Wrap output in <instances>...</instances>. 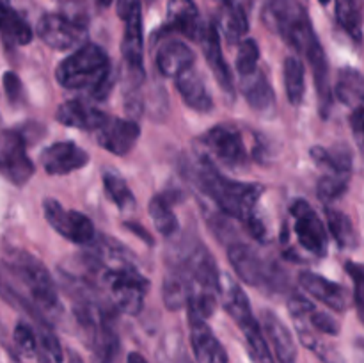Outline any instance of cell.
I'll return each mask as SVG.
<instances>
[{
  "label": "cell",
  "instance_id": "40",
  "mask_svg": "<svg viewBox=\"0 0 364 363\" xmlns=\"http://www.w3.org/2000/svg\"><path fill=\"white\" fill-rule=\"evenodd\" d=\"M258 63H259L258 43H256L252 38L242 39V41L238 43L237 63H235L238 77H247V75L255 73V71L259 68Z\"/></svg>",
  "mask_w": 364,
  "mask_h": 363
},
{
  "label": "cell",
  "instance_id": "33",
  "mask_svg": "<svg viewBox=\"0 0 364 363\" xmlns=\"http://www.w3.org/2000/svg\"><path fill=\"white\" fill-rule=\"evenodd\" d=\"M327 226H329L331 235L338 246L343 249H355L359 246V235L355 230L354 223L350 217L341 210H334L331 206H326Z\"/></svg>",
  "mask_w": 364,
  "mask_h": 363
},
{
  "label": "cell",
  "instance_id": "43",
  "mask_svg": "<svg viewBox=\"0 0 364 363\" xmlns=\"http://www.w3.org/2000/svg\"><path fill=\"white\" fill-rule=\"evenodd\" d=\"M345 269L347 273L350 274V278L354 280V301L358 310L361 312V306H363V292H361V285H363V267L361 263H355V262H347L345 263Z\"/></svg>",
  "mask_w": 364,
  "mask_h": 363
},
{
  "label": "cell",
  "instance_id": "12",
  "mask_svg": "<svg viewBox=\"0 0 364 363\" xmlns=\"http://www.w3.org/2000/svg\"><path fill=\"white\" fill-rule=\"evenodd\" d=\"M34 171L23 135L18 130L0 132V174L16 187H23L34 177Z\"/></svg>",
  "mask_w": 364,
  "mask_h": 363
},
{
  "label": "cell",
  "instance_id": "23",
  "mask_svg": "<svg viewBox=\"0 0 364 363\" xmlns=\"http://www.w3.org/2000/svg\"><path fill=\"white\" fill-rule=\"evenodd\" d=\"M176 91L180 93L181 100L187 107L198 112H210L213 109V98L210 89L206 88L205 78L194 68L183 71L174 78Z\"/></svg>",
  "mask_w": 364,
  "mask_h": 363
},
{
  "label": "cell",
  "instance_id": "50",
  "mask_svg": "<svg viewBox=\"0 0 364 363\" xmlns=\"http://www.w3.org/2000/svg\"><path fill=\"white\" fill-rule=\"evenodd\" d=\"M219 2H223V4H226V2H231V0H219Z\"/></svg>",
  "mask_w": 364,
  "mask_h": 363
},
{
  "label": "cell",
  "instance_id": "14",
  "mask_svg": "<svg viewBox=\"0 0 364 363\" xmlns=\"http://www.w3.org/2000/svg\"><path fill=\"white\" fill-rule=\"evenodd\" d=\"M198 41L201 43L203 53H205V59L208 63L210 70H212L213 77H215L217 84L220 85V89L224 91L226 98L233 100L237 95V89H235V80L233 73H231L230 66H228L226 59L223 56V46H220V32L217 31L215 23H205L199 32Z\"/></svg>",
  "mask_w": 364,
  "mask_h": 363
},
{
  "label": "cell",
  "instance_id": "44",
  "mask_svg": "<svg viewBox=\"0 0 364 363\" xmlns=\"http://www.w3.org/2000/svg\"><path fill=\"white\" fill-rule=\"evenodd\" d=\"M4 89H6L7 100L11 103H16L21 98V93H23L20 77L16 73H13V71H6L4 73Z\"/></svg>",
  "mask_w": 364,
  "mask_h": 363
},
{
  "label": "cell",
  "instance_id": "45",
  "mask_svg": "<svg viewBox=\"0 0 364 363\" xmlns=\"http://www.w3.org/2000/svg\"><path fill=\"white\" fill-rule=\"evenodd\" d=\"M363 105H358L355 109H352V114H350V128L352 132H354V137H355V142H358L359 146H361L363 142Z\"/></svg>",
  "mask_w": 364,
  "mask_h": 363
},
{
  "label": "cell",
  "instance_id": "20",
  "mask_svg": "<svg viewBox=\"0 0 364 363\" xmlns=\"http://www.w3.org/2000/svg\"><path fill=\"white\" fill-rule=\"evenodd\" d=\"M259 326L262 330H265V333L269 337L270 345L274 349V354H276L277 362L279 363H297V344H295L294 333L290 331V327L272 312V310H263L262 312V320H259Z\"/></svg>",
  "mask_w": 364,
  "mask_h": 363
},
{
  "label": "cell",
  "instance_id": "47",
  "mask_svg": "<svg viewBox=\"0 0 364 363\" xmlns=\"http://www.w3.org/2000/svg\"><path fill=\"white\" fill-rule=\"evenodd\" d=\"M68 363H84V359H82V356L75 349H70L68 351Z\"/></svg>",
  "mask_w": 364,
  "mask_h": 363
},
{
  "label": "cell",
  "instance_id": "4",
  "mask_svg": "<svg viewBox=\"0 0 364 363\" xmlns=\"http://www.w3.org/2000/svg\"><path fill=\"white\" fill-rule=\"evenodd\" d=\"M7 273L14 278L27 298L34 302L36 308L52 322L63 313L59 292L52 274L45 263L23 249H11L2 260Z\"/></svg>",
  "mask_w": 364,
  "mask_h": 363
},
{
  "label": "cell",
  "instance_id": "6",
  "mask_svg": "<svg viewBox=\"0 0 364 363\" xmlns=\"http://www.w3.org/2000/svg\"><path fill=\"white\" fill-rule=\"evenodd\" d=\"M96 287L105 292L109 302L127 315H139L144 308L149 280L130 262L103 263L96 278Z\"/></svg>",
  "mask_w": 364,
  "mask_h": 363
},
{
  "label": "cell",
  "instance_id": "38",
  "mask_svg": "<svg viewBox=\"0 0 364 363\" xmlns=\"http://www.w3.org/2000/svg\"><path fill=\"white\" fill-rule=\"evenodd\" d=\"M352 174H341V173H327L323 174L316 185V194H318L320 201L333 203L340 199L345 192L348 191L350 185Z\"/></svg>",
  "mask_w": 364,
  "mask_h": 363
},
{
  "label": "cell",
  "instance_id": "13",
  "mask_svg": "<svg viewBox=\"0 0 364 363\" xmlns=\"http://www.w3.org/2000/svg\"><path fill=\"white\" fill-rule=\"evenodd\" d=\"M38 36L53 50H70L87 38V25L77 18L48 13L38 21Z\"/></svg>",
  "mask_w": 364,
  "mask_h": 363
},
{
  "label": "cell",
  "instance_id": "10",
  "mask_svg": "<svg viewBox=\"0 0 364 363\" xmlns=\"http://www.w3.org/2000/svg\"><path fill=\"white\" fill-rule=\"evenodd\" d=\"M294 233L304 251L316 258H323L329 249V235L316 210L306 199H295L290 206Z\"/></svg>",
  "mask_w": 364,
  "mask_h": 363
},
{
  "label": "cell",
  "instance_id": "16",
  "mask_svg": "<svg viewBox=\"0 0 364 363\" xmlns=\"http://www.w3.org/2000/svg\"><path fill=\"white\" fill-rule=\"evenodd\" d=\"M39 162L50 177H64L87 166L89 153L75 142L59 141L43 149Z\"/></svg>",
  "mask_w": 364,
  "mask_h": 363
},
{
  "label": "cell",
  "instance_id": "49",
  "mask_svg": "<svg viewBox=\"0 0 364 363\" xmlns=\"http://www.w3.org/2000/svg\"><path fill=\"white\" fill-rule=\"evenodd\" d=\"M318 2H320V4H323V6H326V4H329L331 0H318Z\"/></svg>",
  "mask_w": 364,
  "mask_h": 363
},
{
  "label": "cell",
  "instance_id": "29",
  "mask_svg": "<svg viewBox=\"0 0 364 363\" xmlns=\"http://www.w3.org/2000/svg\"><path fill=\"white\" fill-rule=\"evenodd\" d=\"M313 162L318 167H323L327 173H341L352 174V166H354V155L345 144H334L331 148L323 146H313L311 152Z\"/></svg>",
  "mask_w": 364,
  "mask_h": 363
},
{
  "label": "cell",
  "instance_id": "9",
  "mask_svg": "<svg viewBox=\"0 0 364 363\" xmlns=\"http://www.w3.org/2000/svg\"><path fill=\"white\" fill-rule=\"evenodd\" d=\"M201 144L206 149V159L228 169H240L249 164V149L237 125H215L203 135Z\"/></svg>",
  "mask_w": 364,
  "mask_h": 363
},
{
  "label": "cell",
  "instance_id": "22",
  "mask_svg": "<svg viewBox=\"0 0 364 363\" xmlns=\"http://www.w3.org/2000/svg\"><path fill=\"white\" fill-rule=\"evenodd\" d=\"M201 27V18L194 0H169L164 31L178 32L188 39H198Z\"/></svg>",
  "mask_w": 364,
  "mask_h": 363
},
{
  "label": "cell",
  "instance_id": "35",
  "mask_svg": "<svg viewBox=\"0 0 364 363\" xmlns=\"http://www.w3.org/2000/svg\"><path fill=\"white\" fill-rule=\"evenodd\" d=\"M336 20L355 43H361L363 0H336Z\"/></svg>",
  "mask_w": 364,
  "mask_h": 363
},
{
  "label": "cell",
  "instance_id": "30",
  "mask_svg": "<svg viewBox=\"0 0 364 363\" xmlns=\"http://www.w3.org/2000/svg\"><path fill=\"white\" fill-rule=\"evenodd\" d=\"M174 199L176 198H173L171 192H160L149 201V216L156 231L164 237H174L180 231V221L173 212Z\"/></svg>",
  "mask_w": 364,
  "mask_h": 363
},
{
  "label": "cell",
  "instance_id": "27",
  "mask_svg": "<svg viewBox=\"0 0 364 363\" xmlns=\"http://www.w3.org/2000/svg\"><path fill=\"white\" fill-rule=\"evenodd\" d=\"M0 38L9 46L28 45L34 38L28 21L7 0H0Z\"/></svg>",
  "mask_w": 364,
  "mask_h": 363
},
{
  "label": "cell",
  "instance_id": "19",
  "mask_svg": "<svg viewBox=\"0 0 364 363\" xmlns=\"http://www.w3.org/2000/svg\"><path fill=\"white\" fill-rule=\"evenodd\" d=\"M114 319L116 315L103 317L84 331L92 352V363H117L119 359L121 340Z\"/></svg>",
  "mask_w": 364,
  "mask_h": 363
},
{
  "label": "cell",
  "instance_id": "26",
  "mask_svg": "<svg viewBox=\"0 0 364 363\" xmlns=\"http://www.w3.org/2000/svg\"><path fill=\"white\" fill-rule=\"evenodd\" d=\"M0 298H2L7 305H11L13 308L20 310L25 315L31 317V319L34 320L36 326H52V322L36 308L34 302H32L31 299L27 298V294L21 290L20 285L14 281V278L7 273L2 260H0Z\"/></svg>",
  "mask_w": 364,
  "mask_h": 363
},
{
  "label": "cell",
  "instance_id": "11",
  "mask_svg": "<svg viewBox=\"0 0 364 363\" xmlns=\"http://www.w3.org/2000/svg\"><path fill=\"white\" fill-rule=\"evenodd\" d=\"M43 214H45L46 223L60 237L73 242V244L87 246L96 238V230L92 221L85 214L78 212V210L64 209L57 199H43Z\"/></svg>",
  "mask_w": 364,
  "mask_h": 363
},
{
  "label": "cell",
  "instance_id": "32",
  "mask_svg": "<svg viewBox=\"0 0 364 363\" xmlns=\"http://www.w3.org/2000/svg\"><path fill=\"white\" fill-rule=\"evenodd\" d=\"M363 89L364 80L363 73L358 68L345 66L341 68L334 84V95L343 105L355 109L358 105H363Z\"/></svg>",
  "mask_w": 364,
  "mask_h": 363
},
{
  "label": "cell",
  "instance_id": "2",
  "mask_svg": "<svg viewBox=\"0 0 364 363\" xmlns=\"http://www.w3.org/2000/svg\"><path fill=\"white\" fill-rule=\"evenodd\" d=\"M192 180L196 187L213 201V205L228 217L247 219L256 210L265 187L256 182H237L224 177L212 160L198 157L192 162Z\"/></svg>",
  "mask_w": 364,
  "mask_h": 363
},
{
  "label": "cell",
  "instance_id": "1",
  "mask_svg": "<svg viewBox=\"0 0 364 363\" xmlns=\"http://www.w3.org/2000/svg\"><path fill=\"white\" fill-rule=\"evenodd\" d=\"M263 21L294 52L301 53L308 60L318 93L320 114L322 116L329 114L333 107L329 60L326 50L316 38L304 4L301 0H267L263 6Z\"/></svg>",
  "mask_w": 364,
  "mask_h": 363
},
{
  "label": "cell",
  "instance_id": "17",
  "mask_svg": "<svg viewBox=\"0 0 364 363\" xmlns=\"http://www.w3.org/2000/svg\"><path fill=\"white\" fill-rule=\"evenodd\" d=\"M188 327H191V345L196 363H228V352L220 344L217 335L208 326L206 319L194 312H188Z\"/></svg>",
  "mask_w": 364,
  "mask_h": 363
},
{
  "label": "cell",
  "instance_id": "24",
  "mask_svg": "<svg viewBox=\"0 0 364 363\" xmlns=\"http://www.w3.org/2000/svg\"><path fill=\"white\" fill-rule=\"evenodd\" d=\"M196 63V56L187 43L180 39H169L164 43L156 53V66L166 77L176 78L183 71L191 70Z\"/></svg>",
  "mask_w": 364,
  "mask_h": 363
},
{
  "label": "cell",
  "instance_id": "7",
  "mask_svg": "<svg viewBox=\"0 0 364 363\" xmlns=\"http://www.w3.org/2000/svg\"><path fill=\"white\" fill-rule=\"evenodd\" d=\"M119 16L124 20V34L121 41L124 70L130 88L137 89L144 80V27L141 0L124 2V7H119Z\"/></svg>",
  "mask_w": 364,
  "mask_h": 363
},
{
  "label": "cell",
  "instance_id": "34",
  "mask_svg": "<svg viewBox=\"0 0 364 363\" xmlns=\"http://www.w3.org/2000/svg\"><path fill=\"white\" fill-rule=\"evenodd\" d=\"M284 89L291 105H301L306 93V68L297 56H288L283 64Z\"/></svg>",
  "mask_w": 364,
  "mask_h": 363
},
{
  "label": "cell",
  "instance_id": "42",
  "mask_svg": "<svg viewBox=\"0 0 364 363\" xmlns=\"http://www.w3.org/2000/svg\"><path fill=\"white\" fill-rule=\"evenodd\" d=\"M242 223L245 224V228H247L249 235H251L252 238H256L258 242L269 241V228H267L265 221L256 214V210L247 217V219L242 221Z\"/></svg>",
  "mask_w": 364,
  "mask_h": 363
},
{
  "label": "cell",
  "instance_id": "15",
  "mask_svg": "<svg viewBox=\"0 0 364 363\" xmlns=\"http://www.w3.org/2000/svg\"><path fill=\"white\" fill-rule=\"evenodd\" d=\"M141 137V125L134 120L109 116L105 123L96 130V142L105 152L116 157H124L134 149Z\"/></svg>",
  "mask_w": 364,
  "mask_h": 363
},
{
  "label": "cell",
  "instance_id": "46",
  "mask_svg": "<svg viewBox=\"0 0 364 363\" xmlns=\"http://www.w3.org/2000/svg\"><path fill=\"white\" fill-rule=\"evenodd\" d=\"M127 363H148V359H146L141 352L132 351L130 354L127 356Z\"/></svg>",
  "mask_w": 364,
  "mask_h": 363
},
{
  "label": "cell",
  "instance_id": "21",
  "mask_svg": "<svg viewBox=\"0 0 364 363\" xmlns=\"http://www.w3.org/2000/svg\"><path fill=\"white\" fill-rule=\"evenodd\" d=\"M107 117L109 114L96 109L95 105L84 102V100H68V102L60 103L55 112V120L64 127L87 132L98 130L105 123Z\"/></svg>",
  "mask_w": 364,
  "mask_h": 363
},
{
  "label": "cell",
  "instance_id": "8",
  "mask_svg": "<svg viewBox=\"0 0 364 363\" xmlns=\"http://www.w3.org/2000/svg\"><path fill=\"white\" fill-rule=\"evenodd\" d=\"M228 260L238 280L256 288H279L281 269L263 258L251 244L233 241L228 246Z\"/></svg>",
  "mask_w": 364,
  "mask_h": 363
},
{
  "label": "cell",
  "instance_id": "48",
  "mask_svg": "<svg viewBox=\"0 0 364 363\" xmlns=\"http://www.w3.org/2000/svg\"><path fill=\"white\" fill-rule=\"evenodd\" d=\"M96 2H98L100 7H109L114 0H96Z\"/></svg>",
  "mask_w": 364,
  "mask_h": 363
},
{
  "label": "cell",
  "instance_id": "18",
  "mask_svg": "<svg viewBox=\"0 0 364 363\" xmlns=\"http://www.w3.org/2000/svg\"><path fill=\"white\" fill-rule=\"evenodd\" d=\"M299 283H301V287L308 294H311L313 298L318 299L322 305L334 310V312L343 313L352 305L350 290L347 287H343V285L336 283V281L327 280L322 274L304 270V273L299 274Z\"/></svg>",
  "mask_w": 364,
  "mask_h": 363
},
{
  "label": "cell",
  "instance_id": "36",
  "mask_svg": "<svg viewBox=\"0 0 364 363\" xmlns=\"http://www.w3.org/2000/svg\"><path fill=\"white\" fill-rule=\"evenodd\" d=\"M103 178V189L105 194L121 212H128L135 206V196L124 178L119 173L112 169H105L102 174Z\"/></svg>",
  "mask_w": 364,
  "mask_h": 363
},
{
  "label": "cell",
  "instance_id": "41",
  "mask_svg": "<svg viewBox=\"0 0 364 363\" xmlns=\"http://www.w3.org/2000/svg\"><path fill=\"white\" fill-rule=\"evenodd\" d=\"M13 340L14 345H16L18 352L25 358H32L36 356V349H38V337H36V330L31 326V324L20 322L16 324L13 331Z\"/></svg>",
  "mask_w": 364,
  "mask_h": 363
},
{
  "label": "cell",
  "instance_id": "39",
  "mask_svg": "<svg viewBox=\"0 0 364 363\" xmlns=\"http://www.w3.org/2000/svg\"><path fill=\"white\" fill-rule=\"evenodd\" d=\"M294 320L299 324H304L309 330L316 331L320 335H327V337H336V335H340V324H338V320L327 312H322V310L316 308L315 305L304 315Z\"/></svg>",
  "mask_w": 364,
  "mask_h": 363
},
{
  "label": "cell",
  "instance_id": "37",
  "mask_svg": "<svg viewBox=\"0 0 364 363\" xmlns=\"http://www.w3.org/2000/svg\"><path fill=\"white\" fill-rule=\"evenodd\" d=\"M36 337H38V356L39 363H63L64 351L60 345L59 338L53 333L52 326H36Z\"/></svg>",
  "mask_w": 364,
  "mask_h": 363
},
{
  "label": "cell",
  "instance_id": "51",
  "mask_svg": "<svg viewBox=\"0 0 364 363\" xmlns=\"http://www.w3.org/2000/svg\"><path fill=\"white\" fill-rule=\"evenodd\" d=\"M148 2H155V0H148Z\"/></svg>",
  "mask_w": 364,
  "mask_h": 363
},
{
  "label": "cell",
  "instance_id": "31",
  "mask_svg": "<svg viewBox=\"0 0 364 363\" xmlns=\"http://www.w3.org/2000/svg\"><path fill=\"white\" fill-rule=\"evenodd\" d=\"M192 285L188 281L187 274L181 269L180 265H173L167 273V276L164 278L162 285V295L164 302H166L167 308L171 312H176L181 306L187 305L188 298H191Z\"/></svg>",
  "mask_w": 364,
  "mask_h": 363
},
{
  "label": "cell",
  "instance_id": "28",
  "mask_svg": "<svg viewBox=\"0 0 364 363\" xmlns=\"http://www.w3.org/2000/svg\"><path fill=\"white\" fill-rule=\"evenodd\" d=\"M217 31L223 32L228 43L235 45L244 39V36L249 31V18L244 7L237 2H226L220 9L219 21L215 23Z\"/></svg>",
  "mask_w": 364,
  "mask_h": 363
},
{
  "label": "cell",
  "instance_id": "25",
  "mask_svg": "<svg viewBox=\"0 0 364 363\" xmlns=\"http://www.w3.org/2000/svg\"><path fill=\"white\" fill-rule=\"evenodd\" d=\"M240 91L252 110L259 114L272 112L276 107V95L262 68L247 77H240Z\"/></svg>",
  "mask_w": 364,
  "mask_h": 363
},
{
  "label": "cell",
  "instance_id": "3",
  "mask_svg": "<svg viewBox=\"0 0 364 363\" xmlns=\"http://www.w3.org/2000/svg\"><path fill=\"white\" fill-rule=\"evenodd\" d=\"M55 78L60 88L78 91L85 89L89 98L103 102L116 84V73L110 66V59L102 46L85 43L77 52L59 63Z\"/></svg>",
  "mask_w": 364,
  "mask_h": 363
},
{
  "label": "cell",
  "instance_id": "5",
  "mask_svg": "<svg viewBox=\"0 0 364 363\" xmlns=\"http://www.w3.org/2000/svg\"><path fill=\"white\" fill-rule=\"evenodd\" d=\"M219 302L240 327L252 359L256 363H274L272 352L267 344L259 320L252 315L247 294L240 287V283L226 273L219 274Z\"/></svg>",
  "mask_w": 364,
  "mask_h": 363
}]
</instances>
